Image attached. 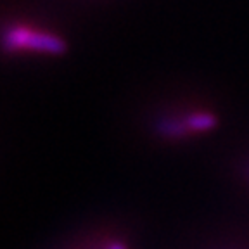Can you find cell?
<instances>
[{
    "instance_id": "cell-1",
    "label": "cell",
    "mask_w": 249,
    "mask_h": 249,
    "mask_svg": "<svg viewBox=\"0 0 249 249\" xmlns=\"http://www.w3.org/2000/svg\"><path fill=\"white\" fill-rule=\"evenodd\" d=\"M2 47L5 52H40V54L61 55L68 51L66 42L59 35H54L51 31L33 30L30 26H14L7 28L2 35Z\"/></svg>"
},
{
    "instance_id": "cell-2",
    "label": "cell",
    "mask_w": 249,
    "mask_h": 249,
    "mask_svg": "<svg viewBox=\"0 0 249 249\" xmlns=\"http://www.w3.org/2000/svg\"><path fill=\"white\" fill-rule=\"evenodd\" d=\"M156 132L164 139H183L191 133L183 118L164 116L156 121Z\"/></svg>"
},
{
    "instance_id": "cell-4",
    "label": "cell",
    "mask_w": 249,
    "mask_h": 249,
    "mask_svg": "<svg viewBox=\"0 0 249 249\" xmlns=\"http://www.w3.org/2000/svg\"><path fill=\"white\" fill-rule=\"evenodd\" d=\"M106 249H128L123 242H111V244L106 246Z\"/></svg>"
},
{
    "instance_id": "cell-3",
    "label": "cell",
    "mask_w": 249,
    "mask_h": 249,
    "mask_svg": "<svg viewBox=\"0 0 249 249\" xmlns=\"http://www.w3.org/2000/svg\"><path fill=\"white\" fill-rule=\"evenodd\" d=\"M185 120V124L189 126V130L192 132H208V130L214 128L218 124V120L214 114L211 113H202V111H197V113H191L183 116Z\"/></svg>"
}]
</instances>
